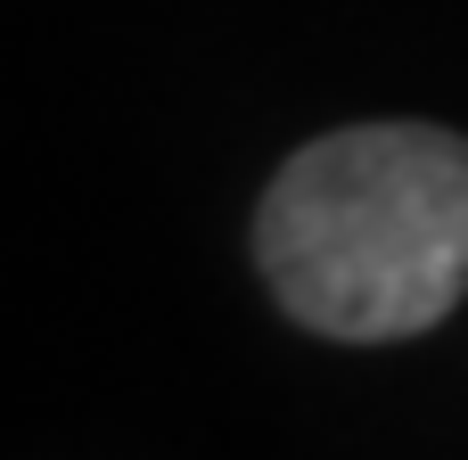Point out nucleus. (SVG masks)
<instances>
[{"label":"nucleus","mask_w":468,"mask_h":460,"mask_svg":"<svg viewBox=\"0 0 468 460\" xmlns=\"http://www.w3.org/2000/svg\"><path fill=\"white\" fill-rule=\"evenodd\" d=\"M255 263L288 321L387 346L468 296V140L436 123H354L280 165Z\"/></svg>","instance_id":"f257e3e1"}]
</instances>
